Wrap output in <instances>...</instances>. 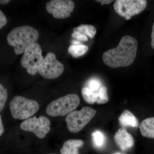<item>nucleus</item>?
I'll list each match as a JSON object with an SVG mask.
<instances>
[{
    "mask_svg": "<svg viewBox=\"0 0 154 154\" xmlns=\"http://www.w3.org/2000/svg\"><path fill=\"white\" fill-rule=\"evenodd\" d=\"M137 47L136 38L128 35L123 36L117 47L103 53V62L112 68L129 66L135 59Z\"/></svg>",
    "mask_w": 154,
    "mask_h": 154,
    "instance_id": "1",
    "label": "nucleus"
},
{
    "mask_svg": "<svg viewBox=\"0 0 154 154\" xmlns=\"http://www.w3.org/2000/svg\"><path fill=\"white\" fill-rule=\"evenodd\" d=\"M38 36L39 33L35 28L24 25L12 29L7 36V41L9 45L14 47L15 53L19 55L35 43Z\"/></svg>",
    "mask_w": 154,
    "mask_h": 154,
    "instance_id": "2",
    "label": "nucleus"
},
{
    "mask_svg": "<svg viewBox=\"0 0 154 154\" xmlns=\"http://www.w3.org/2000/svg\"><path fill=\"white\" fill-rule=\"evenodd\" d=\"M10 110L15 119H28L38 112L39 105L35 100L22 96H16L11 100Z\"/></svg>",
    "mask_w": 154,
    "mask_h": 154,
    "instance_id": "3",
    "label": "nucleus"
},
{
    "mask_svg": "<svg viewBox=\"0 0 154 154\" xmlns=\"http://www.w3.org/2000/svg\"><path fill=\"white\" fill-rule=\"evenodd\" d=\"M80 103V99L78 95L68 94L51 102L46 108V113L52 117L64 116L74 111Z\"/></svg>",
    "mask_w": 154,
    "mask_h": 154,
    "instance_id": "4",
    "label": "nucleus"
},
{
    "mask_svg": "<svg viewBox=\"0 0 154 154\" xmlns=\"http://www.w3.org/2000/svg\"><path fill=\"white\" fill-rule=\"evenodd\" d=\"M96 113V110L87 106L80 110H74L66 119L68 129L71 132H79L90 122Z\"/></svg>",
    "mask_w": 154,
    "mask_h": 154,
    "instance_id": "5",
    "label": "nucleus"
},
{
    "mask_svg": "<svg viewBox=\"0 0 154 154\" xmlns=\"http://www.w3.org/2000/svg\"><path fill=\"white\" fill-rule=\"evenodd\" d=\"M44 59L41 46L35 42L25 51L21 64L29 75H34L38 72V69Z\"/></svg>",
    "mask_w": 154,
    "mask_h": 154,
    "instance_id": "6",
    "label": "nucleus"
},
{
    "mask_svg": "<svg viewBox=\"0 0 154 154\" xmlns=\"http://www.w3.org/2000/svg\"><path fill=\"white\" fill-rule=\"evenodd\" d=\"M147 5L146 0H116L113 8L116 14L128 20L144 11Z\"/></svg>",
    "mask_w": 154,
    "mask_h": 154,
    "instance_id": "7",
    "label": "nucleus"
},
{
    "mask_svg": "<svg viewBox=\"0 0 154 154\" xmlns=\"http://www.w3.org/2000/svg\"><path fill=\"white\" fill-rule=\"evenodd\" d=\"M64 70V66L57 59L52 52L46 54L38 69V72L45 79H54L60 76Z\"/></svg>",
    "mask_w": 154,
    "mask_h": 154,
    "instance_id": "8",
    "label": "nucleus"
},
{
    "mask_svg": "<svg viewBox=\"0 0 154 154\" xmlns=\"http://www.w3.org/2000/svg\"><path fill=\"white\" fill-rule=\"evenodd\" d=\"M49 119L44 116L38 117L34 116L26 119L21 123L20 127L22 130L30 131L39 139H43L50 130Z\"/></svg>",
    "mask_w": 154,
    "mask_h": 154,
    "instance_id": "9",
    "label": "nucleus"
},
{
    "mask_svg": "<svg viewBox=\"0 0 154 154\" xmlns=\"http://www.w3.org/2000/svg\"><path fill=\"white\" fill-rule=\"evenodd\" d=\"M75 6L71 0H52L46 3V9L56 19H64L70 17Z\"/></svg>",
    "mask_w": 154,
    "mask_h": 154,
    "instance_id": "10",
    "label": "nucleus"
},
{
    "mask_svg": "<svg viewBox=\"0 0 154 154\" xmlns=\"http://www.w3.org/2000/svg\"><path fill=\"white\" fill-rule=\"evenodd\" d=\"M114 141L122 150L126 151L134 145V140L125 127H122L116 133Z\"/></svg>",
    "mask_w": 154,
    "mask_h": 154,
    "instance_id": "11",
    "label": "nucleus"
},
{
    "mask_svg": "<svg viewBox=\"0 0 154 154\" xmlns=\"http://www.w3.org/2000/svg\"><path fill=\"white\" fill-rule=\"evenodd\" d=\"M84 143L81 140H69L64 143L60 149L61 154H80L79 149Z\"/></svg>",
    "mask_w": 154,
    "mask_h": 154,
    "instance_id": "12",
    "label": "nucleus"
},
{
    "mask_svg": "<svg viewBox=\"0 0 154 154\" xmlns=\"http://www.w3.org/2000/svg\"><path fill=\"white\" fill-rule=\"evenodd\" d=\"M140 130L144 137L154 139V117L146 119L142 122Z\"/></svg>",
    "mask_w": 154,
    "mask_h": 154,
    "instance_id": "13",
    "label": "nucleus"
},
{
    "mask_svg": "<svg viewBox=\"0 0 154 154\" xmlns=\"http://www.w3.org/2000/svg\"><path fill=\"white\" fill-rule=\"evenodd\" d=\"M119 123L121 126L137 127L139 125L138 121L136 117L129 110H125L122 113L119 118Z\"/></svg>",
    "mask_w": 154,
    "mask_h": 154,
    "instance_id": "14",
    "label": "nucleus"
},
{
    "mask_svg": "<svg viewBox=\"0 0 154 154\" xmlns=\"http://www.w3.org/2000/svg\"><path fill=\"white\" fill-rule=\"evenodd\" d=\"M73 32L82 33L87 37L91 38H94L96 33V28L94 26L90 25H82L74 28Z\"/></svg>",
    "mask_w": 154,
    "mask_h": 154,
    "instance_id": "15",
    "label": "nucleus"
},
{
    "mask_svg": "<svg viewBox=\"0 0 154 154\" xmlns=\"http://www.w3.org/2000/svg\"><path fill=\"white\" fill-rule=\"evenodd\" d=\"M92 141L94 146L100 149L105 146L106 137L104 134L99 130H96L92 134Z\"/></svg>",
    "mask_w": 154,
    "mask_h": 154,
    "instance_id": "16",
    "label": "nucleus"
},
{
    "mask_svg": "<svg viewBox=\"0 0 154 154\" xmlns=\"http://www.w3.org/2000/svg\"><path fill=\"white\" fill-rule=\"evenodd\" d=\"M88 47L84 45H72L69 46L68 51L69 54L75 57L82 56L88 51Z\"/></svg>",
    "mask_w": 154,
    "mask_h": 154,
    "instance_id": "17",
    "label": "nucleus"
},
{
    "mask_svg": "<svg viewBox=\"0 0 154 154\" xmlns=\"http://www.w3.org/2000/svg\"><path fill=\"white\" fill-rule=\"evenodd\" d=\"M82 95L84 100L89 104H94L97 100V94L88 87H85L82 89Z\"/></svg>",
    "mask_w": 154,
    "mask_h": 154,
    "instance_id": "18",
    "label": "nucleus"
},
{
    "mask_svg": "<svg viewBox=\"0 0 154 154\" xmlns=\"http://www.w3.org/2000/svg\"><path fill=\"white\" fill-rule=\"evenodd\" d=\"M97 94L96 103L98 104H104L109 101V97L107 93V89L105 86H102L98 92Z\"/></svg>",
    "mask_w": 154,
    "mask_h": 154,
    "instance_id": "19",
    "label": "nucleus"
},
{
    "mask_svg": "<svg viewBox=\"0 0 154 154\" xmlns=\"http://www.w3.org/2000/svg\"><path fill=\"white\" fill-rule=\"evenodd\" d=\"M8 97V91L2 84H0V112L5 107Z\"/></svg>",
    "mask_w": 154,
    "mask_h": 154,
    "instance_id": "20",
    "label": "nucleus"
},
{
    "mask_svg": "<svg viewBox=\"0 0 154 154\" xmlns=\"http://www.w3.org/2000/svg\"><path fill=\"white\" fill-rule=\"evenodd\" d=\"M87 85L88 86V88L94 93L98 92L102 87L100 81L95 79H92L89 80L87 83Z\"/></svg>",
    "mask_w": 154,
    "mask_h": 154,
    "instance_id": "21",
    "label": "nucleus"
},
{
    "mask_svg": "<svg viewBox=\"0 0 154 154\" xmlns=\"http://www.w3.org/2000/svg\"><path fill=\"white\" fill-rule=\"evenodd\" d=\"M72 37L73 38L76 39L78 40L82 41H88V38L85 35H83L82 33H79V32H73L72 35Z\"/></svg>",
    "mask_w": 154,
    "mask_h": 154,
    "instance_id": "22",
    "label": "nucleus"
},
{
    "mask_svg": "<svg viewBox=\"0 0 154 154\" xmlns=\"http://www.w3.org/2000/svg\"><path fill=\"white\" fill-rule=\"evenodd\" d=\"M7 19L2 11L0 10V29L7 24Z\"/></svg>",
    "mask_w": 154,
    "mask_h": 154,
    "instance_id": "23",
    "label": "nucleus"
},
{
    "mask_svg": "<svg viewBox=\"0 0 154 154\" xmlns=\"http://www.w3.org/2000/svg\"><path fill=\"white\" fill-rule=\"evenodd\" d=\"M96 2L101 3L102 5H109L113 2V1L112 0L111 1L110 0H97Z\"/></svg>",
    "mask_w": 154,
    "mask_h": 154,
    "instance_id": "24",
    "label": "nucleus"
},
{
    "mask_svg": "<svg viewBox=\"0 0 154 154\" xmlns=\"http://www.w3.org/2000/svg\"><path fill=\"white\" fill-rule=\"evenodd\" d=\"M5 131L4 125H3L2 120V116L0 115V137L2 135Z\"/></svg>",
    "mask_w": 154,
    "mask_h": 154,
    "instance_id": "25",
    "label": "nucleus"
},
{
    "mask_svg": "<svg viewBox=\"0 0 154 154\" xmlns=\"http://www.w3.org/2000/svg\"><path fill=\"white\" fill-rule=\"evenodd\" d=\"M151 38V46L154 49V22L152 28Z\"/></svg>",
    "mask_w": 154,
    "mask_h": 154,
    "instance_id": "26",
    "label": "nucleus"
},
{
    "mask_svg": "<svg viewBox=\"0 0 154 154\" xmlns=\"http://www.w3.org/2000/svg\"><path fill=\"white\" fill-rule=\"evenodd\" d=\"M9 0H0V4L1 5H7L10 2Z\"/></svg>",
    "mask_w": 154,
    "mask_h": 154,
    "instance_id": "27",
    "label": "nucleus"
},
{
    "mask_svg": "<svg viewBox=\"0 0 154 154\" xmlns=\"http://www.w3.org/2000/svg\"><path fill=\"white\" fill-rule=\"evenodd\" d=\"M72 43L73 44V45H80L79 42L75 41V40H73V41H72Z\"/></svg>",
    "mask_w": 154,
    "mask_h": 154,
    "instance_id": "28",
    "label": "nucleus"
},
{
    "mask_svg": "<svg viewBox=\"0 0 154 154\" xmlns=\"http://www.w3.org/2000/svg\"><path fill=\"white\" fill-rule=\"evenodd\" d=\"M113 154H122L120 152H116L114 153Z\"/></svg>",
    "mask_w": 154,
    "mask_h": 154,
    "instance_id": "29",
    "label": "nucleus"
},
{
    "mask_svg": "<svg viewBox=\"0 0 154 154\" xmlns=\"http://www.w3.org/2000/svg\"><path fill=\"white\" fill-rule=\"evenodd\" d=\"M55 154V153H51V154Z\"/></svg>",
    "mask_w": 154,
    "mask_h": 154,
    "instance_id": "30",
    "label": "nucleus"
}]
</instances>
